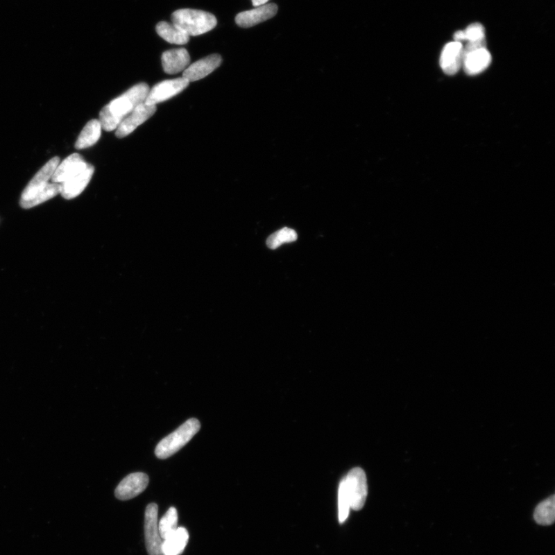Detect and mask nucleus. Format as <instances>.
<instances>
[{
    "label": "nucleus",
    "instance_id": "12",
    "mask_svg": "<svg viewBox=\"0 0 555 555\" xmlns=\"http://www.w3.org/2000/svg\"><path fill=\"white\" fill-rule=\"evenodd\" d=\"M277 12L276 4H266L256 7L255 9L239 13L235 17V22L242 28L253 27L272 19L276 15Z\"/></svg>",
    "mask_w": 555,
    "mask_h": 555
},
{
    "label": "nucleus",
    "instance_id": "24",
    "mask_svg": "<svg viewBox=\"0 0 555 555\" xmlns=\"http://www.w3.org/2000/svg\"><path fill=\"white\" fill-rule=\"evenodd\" d=\"M298 235L293 229L283 228L269 236L267 239V246L271 249L279 248L286 243L293 242L297 240Z\"/></svg>",
    "mask_w": 555,
    "mask_h": 555
},
{
    "label": "nucleus",
    "instance_id": "16",
    "mask_svg": "<svg viewBox=\"0 0 555 555\" xmlns=\"http://www.w3.org/2000/svg\"><path fill=\"white\" fill-rule=\"evenodd\" d=\"M86 162L79 154H72L58 164L51 178L52 183L61 184L78 171Z\"/></svg>",
    "mask_w": 555,
    "mask_h": 555
},
{
    "label": "nucleus",
    "instance_id": "11",
    "mask_svg": "<svg viewBox=\"0 0 555 555\" xmlns=\"http://www.w3.org/2000/svg\"><path fill=\"white\" fill-rule=\"evenodd\" d=\"M463 46L461 42L453 41L443 47L441 54L440 65L447 75H454L462 67Z\"/></svg>",
    "mask_w": 555,
    "mask_h": 555
},
{
    "label": "nucleus",
    "instance_id": "14",
    "mask_svg": "<svg viewBox=\"0 0 555 555\" xmlns=\"http://www.w3.org/2000/svg\"><path fill=\"white\" fill-rule=\"evenodd\" d=\"M492 58L487 47L478 50L463 53L462 67L468 75L481 74L487 69L491 62Z\"/></svg>",
    "mask_w": 555,
    "mask_h": 555
},
{
    "label": "nucleus",
    "instance_id": "25",
    "mask_svg": "<svg viewBox=\"0 0 555 555\" xmlns=\"http://www.w3.org/2000/svg\"><path fill=\"white\" fill-rule=\"evenodd\" d=\"M338 503L339 520L340 523L343 524L345 522L346 519L348 518L350 509H351L350 497L348 493H347L344 479H343L341 483L339 484Z\"/></svg>",
    "mask_w": 555,
    "mask_h": 555
},
{
    "label": "nucleus",
    "instance_id": "2",
    "mask_svg": "<svg viewBox=\"0 0 555 555\" xmlns=\"http://www.w3.org/2000/svg\"><path fill=\"white\" fill-rule=\"evenodd\" d=\"M172 23L182 28L190 37H197L214 29L217 19L213 14L203 10L180 9L173 12Z\"/></svg>",
    "mask_w": 555,
    "mask_h": 555
},
{
    "label": "nucleus",
    "instance_id": "7",
    "mask_svg": "<svg viewBox=\"0 0 555 555\" xmlns=\"http://www.w3.org/2000/svg\"><path fill=\"white\" fill-rule=\"evenodd\" d=\"M94 172V166L86 163L80 169L67 178L60 185V194L65 199H73L78 197L85 190L92 180Z\"/></svg>",
    "mask_w": 555,
    "mask_h": 555
},
{
    "label": "nucleus",
    "instance_id": "5",
    "mask_svg": "<svg viewBox=\"0 0 555 555\" xmlns=\"http://www.w3.org/2000/svg\"><path fill=\"white\" fill-rule=\"evenodd\" d=\"M158 506L150 504L145 511L144 534L145 544L149 555H162V538L160 536L157 522Z\"/></svg>",
    "mask_w": 555,
    "mask_h": 555
},
{
    "label": "nucleus",
    "instance_id": "17",
    "mask_svg": "<svg viewBox=\"0 0 555 555\" xmlns=\"http://www.w3.org/2000/svg\"><path fill=\"white\" fill-rule=\"evenodd\" d=\"M189 540V532L184 527H178L170 536L164 539L162 545V555L182 554Z\"/></svg>",
    "mask_w": 555,
    "mask_h": 555
},
{
    "label": "nucleus",
    "instance_id": "8",
    "mask_svg": "<svg viewBox=\"0 0 555 555\" xmlns=\"http://www.w3.org/2000/svg\"><path fill=\"white\" fill-rule=\"evenodd\" d=\"M156 110V105H149L144 102L141 103L117 127L116 136L118 138H123L130 135L140 125L154 115Z\"/></svg>",
    "mask_w": 555,
    "mask_h": 555
},
{
    "label": "nucleus",
    "instance_id": "13",
    "mask_svg": "<svg viewBox=\"0 0 555 555\" xmlns=\"http://www.w3.org/2000/svg\"><path fill=\"white\" fill-rule=\"evenodd\" d=\"M221 62L222 58L219 54L207 56L187 67L182 76L189 82L203 79L215 71L221 65Z\"/></svg>",
    "mask_w": 555,
    "mask_h": 555
},
{
    "label": "nucleus",
    "instance_id": "15",
    "mask_svg": "<svg viewBox=\"0 0 555 555\" xmlns=\"http://www.w3.org/2000/svg\"><path fill=\"white\" fill-rule=\"evenodd\" d=\"M190 55L184 48L173 49L162 54L164 71L169 74H176L185 71L190 64Z\"/></svg>",
    "mask_w": 555,
    "mask_h": 555
},
{
    "label": "nucleus",
    "instance_id": "22",
    "mask_svg": "<svg viewBox=\"0 0 555 555\" xmlns=\"http://www.w3.org/2000/svg\"><path fill=\"white\" fill-rule=\"evenodd\" d=\"M454 41L477 42L485 40V29L481 24L475 23L469 25L466 30L456 31L454 35Z\"/></svg>",
    "mask_w": 555,
    "mask_h": 555
},
{
    "label": "nucleus",
    "instance_id": "3",
    "mask_svg": "<svg viewBox=\"0 0 555 555\" xmlns=\"http://www.w3.org/2000/svg\"><path fill=\"white\" fill-rule=\"evenodd\" d=\"M200 429V422L192 418L187 420L176 432L164 438L157 444L155 454L159 459H166L178 452L196 436Z\"/></svg>",
    "mask_w": 555,
    "mask_h": 555
},
{
    "label": "nucleus",
    "instance_id": "9",
    "mask_svg": "<svg viewBox=\"0 0 555 555\" xmlns=\"http://www.w3.org/2000/svg\"><path fill=\"white\" fill-rule=\"evenodd\" d=\"M60 159L59 157H54L50 160L34 176L25 187L21 196L20 201H25L31 198L35 194L50 183V180L53 175L56 169H57L60 164Z\"/></svg>",
    "mask_w": 555,
    "mask_h": 555
},
{
    "label": "nucleus",
    "instance_id": "21",
    "mask_svg": "<svg viewBox=\"0 0 555 555\" xmlns=\"http://www.w3.org/2000/svg\"><path fill=\"white\" fill-rule=\"evenodd\" d=\"M554 495L540 502L534 510L533 518L541 525H550L554 522Z\"/></svg>",
    "mask_w": 555,
    "mask_h": 555
},
{
    "label": "nucleus",
    "instance_id": "18",
    "mask_svg": "<svg viewBox=\"0 0 555 555\" xmlns=\"http://www.w3.org/2000/svg\"><path fill=\"white\" fill-rule=\"evenodd\" d=\"M160 37L172 44L184 45L189 43L190 36L178 26L162 21L156 26Z\"/></svg>",
    "mask_w": 555,
    "mask_h": 555
},
{
    "label": "nucleus",
    "instance_id": "1",
    "mask_svg": "<svg viewBox=\"0 0 555 555\" xmlns=\"http://www.w3.org/2000/svg\"><path fill=\"white\" fill-rule=\"evenodd\" d=\"M149 90L147 83H138L107 104L100 113L99 121L102 129L106 131L116 130L132 111L145 101Z\"/></svg>",
    "mask_w": 555,
    "mask_h": 555
},
{
    "label": "nucleus",
    "instance_id": "26",
    "mask_svg": "<svg viewBox=\"0 0 555 555\" xmlns=\"http://www.w3.org/2000/svg\"><path fill=\"white\" fill-rule=\"evenodd\" d=\"M269 0H252L254 6L258 7L267 4Z\"/></svg>",
    "mask_w": 555,
    "mask_h": 555
},
{
    "label": "nucleus",
    "instance_id": "4",
    "mask_svg": "<svg viewBox=\"0 0 555 555\" xmlns=\"http://www.w3.org/2000/svg\"><path fill=\"white\" fill-rule=\"evenodd\" d=\"M344 481L351 508L355 511L362 509L368 494L367 479L364 470L359 468H353L344 478Z\"/></svg>",
    "mask_w": 555,
    "mask_h": 555
},
{
    "label": "nucleus",
    "instance_id": "10",
    "mask_svg": "<svg viewBox=\"0 0 555 555\" xmlns=\"http://www.w3.org/2000/svg\"><path fill=\"white\" fill-rule=\"evenodd\" d=\"M149 478L144 473L131 474L122 480L115 490V496L121 501H128L140 495L148 487Z\"/></svg>",
    "mask_w": 555,
    "mask_h": 555
},
{
    "label": "nucleus",
    "instance_id": "20",
    "mask_svg": "<svg viewBox=\"0 0 555 555\" xmlns=\"http://www.w3.org/2000/svg\"><path fill=\"white\" fill-rule=\"evenodd\" d=\"M59 194H60V185L49 183L44 189L38 191L31 198L25 201H19V204L24 210H29V208L36 207L52 199Z\"/></svg>",
    "mask_w": 555,
    "mask_h": 555
},
{
    "label": "nucleus",
    "instance_id": "23",
    "mask_svg": "<svg viewBox=\"0 0 555 555\" xmlns=\"http://www.w3.org/2000/svg\"><path fill=\"white\" fill-rule=\"evenodd\" d=\"M178 516L176 508L171 506L158 523L160 536L162 540L178 529Z\"/></svg>",
    "mask_w": 555,
    "mask_h": 555
},
{
    "label": "nucleus",
    "instance_id": "6",
    "mask_svg": "<svg viewBox=\"0 0 555 555\" xmlns=\"http://www.w3.org/2000/svg\"><path fill=\"white\" fill-rule=\"evenodd\" d=\"M189 81L182 78L164 80L157 83L154 87L149 90V93L146 97L145 103L149 105H157L159 103L168 101L171 97L182 92L189 85Z\"/></svg>",
    "mask_w": 555,
    "mask_h": 555
},
{
    "label": "nucleus",
    "instance_id": "19",
    "mask_svg": "<svg viewBox=\"0 0 555 555\" xmlns=\"http://www.w3.org/2000/svg\"><path fill=\"white\" fill-rule=\"evenodd\" d=\"M101 124L99 120L89 121L83 128L75 144V148L78 150L88 148L94 145L101 135Z\"/></svg>",
    "mask_w": 555,
    "mask_h": 555
}]
</instances>
